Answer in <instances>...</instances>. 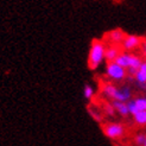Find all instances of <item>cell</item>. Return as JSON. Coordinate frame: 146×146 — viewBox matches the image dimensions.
<instances>
[{
  "label": "cell",
  "mask_w": 146,
  "mask_h": 146,
  "mask_svg": "<svg viewBox=\"0 0 146 146\" xmlns=\"http://www.w3.org/2000/svg\"><path fill=\"white\" fill-rule=\"evenodd\" d=\"M94 94H95V90L90 84H84V88H83V96L86 100H92L94 98Z\"/></svg>",
  "instance_id": "cell-12"
},
{
  "label": "cell",
  "mask_w": 146,
  "mask_h": 146,
  "mask_svg": "<svg viewBox=\"0 0 146 146\" xmlns=\"http://www.w3.org/2000/svg\"><path fill=\"white\" fill-rule=\"evenodd\" d=\"M88 112H89L90 116H92V118L95 120V121H98V122H101V121H102V114H101L99 111H95V109H93V108H89Z\"/></svg>",
  "instance_id": "cell-14"
},
{
  "label": "cell",
  "mask_w": 146,
  "mask_h": 146,
  "mask_svg": "<svg viewBox=\"0 0 146 146\" xmlns=\"http://www.w3.org/2000/svg\"><path fill=\"white\" fill-rule=\"evenodd\" d=\"M104 112H105L108 116H114V114L116 113L112 104H106V105L104 106Z\"/></svg>",
  "instance_id": "cell-17"
},
{
  "label": "cell",
  "mask_w": 146,
  "mask_h": 146,
  "mask_svg": "<svg viewBox=\"0 0 146 146\" xmlns=\"http://www.w3.org/2000/svg\"><path fill=\"white\" fill-rule=\"evenodd\" d=\"M106 60V45L101 40H94L89 49L88 55V67L90 69H96Z\"/></svg>",
  "instance_id": "cell-2"
},
{
  "label": "cell",
  "mask_w": 146,
  "mask_h": 146,
  "mask_svg": "<svg viewBox=\"0 0 146 146\" xmlns=\"http://www.w3.org/2000/svg\"><path fill=\"white\" fill-rule=\"evenodd\" d=\"M106 76L112 81L120 82L127 76V70L115 62H108L106 65Z\"/></svg>",
  "instance_id": "cell-3"
},
{
  "label": "cell",
  "mask_w": 146,
  "mask_h": 146,
  "mask_svg": "<svg viewBox=\"0 0 146 146\" xmlns=\"http://www.w3.org/2000/svg\"><path fill=\"white\" fill-rule=\"evenodd\" d=\"M119 54H120V51H119V49L116 45H111V46L106 48V60H107V62H114L115 58L119 56Z\"/></svg>",
  "instance_id": "cell-10"
},
{
  "label": "cell",
  "mask_w": 146,
  "mask_h": 146,
  "mask_svg": "<svg viewBox=\"0 0 146 146\" xmlns=\"http://www.w3.org/2000/svg\"><path fill=\"white\" fill-rule=\"evenodd\" d=\"M140 46H141V52H143V55L146 57V40L141 43V45H140Z\"/></svg>",
  "instance_id": "cell-19"
},
{
  "label": "cell",
  "mask_w": 146,
  "mask_h": 146,
  "mask_svg": "<svg viewBox=\"0 0 146 146\" xmlns=\"http://www.w3.org/2000/svg\"><path fill=\"white\" fill-rule=\"evenodd\" d=\"M139 70H140V71L143 72V74L146 76V61H143V63H141V65H140Z\"/></svg>",
  "instance_id": "cell-18"
},
{
  "label": "cell",
  "mask_w": 146,
  "mask_h": 146,
  "mask_svg": "<svg viewBox=\"0 0 146 146\" xmlns=\"http://www.w3.org/2000/svg\"><path fill=\"white\" fill-rule=\"evenodd\" d=\"M125 37H126V35L123 33V31L120 30V29H114V30H112L111 32L108 33V39L114 45L121 44L122 40L125 39Z\"/></svg>",
  "instance_id": "cell-7"
},
{
  "label": "cell",
  "mask_w": 146,
  "mask_h": 146,
  "mask_svg": "<svg viewBox=\"0 0 146 146\" xmlns=\"http://www.w3.org/2000/svg\"><path fill=\"white\" fill-rule=\"evenodd\" d=\"M141 39L140 37H138L135 35H126L125 39L122 40L121 45H122V49H125L126 51H132L137 48H139L141 45Z\"/></svg>",
  "instance_id": "cell-5"
},
{
  "label": "cell",
  "mask_w": 146,
  "mask_h": 146,
  "mask_svg": "<svg viewBox=\"0 0 146 146\" xmlns=\"http://www.w3.org/2000/svg\"><path fill=\"white\" fill-rule=\"evenodd\" d=\"M112 105L115 109V112L118 113L121 116H127L129 115V111H128V106H127V102H122V101H113Z\"/></svg>",
  "instance_id": "cell-8"
},
{
  "label": "cell",
  "mask_w": 146,
  "mask_h": 146,
  "mask_svg": "<svg viewBox=\"0 0 146 146\" xmlns=\"http://www.w3.org/2000/svg\"><path fill=\"white\" fill-rule=\"evenodd\" d=\"M115 63H118L121 65L122 68H125L127 70V75L134 77L137 74V71L139 70L140 65L143 63V60L140 56L133 55V54H128V52H120L119 56L115 58Z\"/></svg>",
  "instance_id": "cell-1"
},
{
  "label": "cell",
  "mask_w": 146,
  "mask_h": 146,
  "mask_svg": "<svg viewBox=\"0 0 146 146\" xmlns=\"http://www.w3.org/2000/svg\"><path fill=\"white\" fill-rule=\"evenodd\" d=\"M104 134L111 140H118L125 135V127L118 122H109L102 126Z\"/></svg>",
  "instance_id": "cell-4"
},
{
  "label": "cell",
  "mask_w": 146,
  "mask_h": 146,
  "mask_svg": "<svg viewBox=\"0 0 146 146\" xmlns=\"http://www.w3.org/2000/svg\"><path fill=\"white\" fill-rule=\"evenodd\" d=\"M134 102L139 111H146V98H137Z\"/></svg>",
  "instance_id": "cell-13"
},
{
  "label": "cell",
  "mask_w": 146,
  "mask_h": 146,
  "mask_svg": "<svg viewBox=\"0 0 146 146\" xmlns=\"http://www.w3.org/2000/svg\"><path fill=\"white\" fill-rule=\"evenodd\" d=\"M132 98V89L128 86H123L121 88H118L115 94V98L113 101H122V102H128Z\"/></svg>",
  "instance_id": "cell-6"
},
{
  "label": "cell",
  "mask_w": 146,
  "mask_h": 146,
  "mask_svg": "<svg viewBox=\"0 0 146 146\" xmlns=\"http://www.w3.org/2000/svg\"><path fill=\"white\" fill-rule=\"evenodd\" d=\"M144 146H146V141H145V144H144Z\"/></svg>",
  "instance_id": "cell-20"
},
{
  "label": "cell",
  "mask_w": 146,
  "mask_h": 146,
  "mask_svg": "<svg viewBox=\"0 0 146 146\" xmlns=\"http://www.w3.org/2000/svg\"><path fill=\"white\" fill-rule=\"evenodd\" d=\"M134 122L139 126H146V111H139L133 115Z\"/></svg>",
  "instance_id": "cell-11"
},
{
  "label": "cell",
  "mask_w": 146,
  "mask_h": 146,
  "mask_svg": "<svg viewBox=\"0 0 146 146\" xmlns=\"http://www.w3.org/2000/svg\"><path fill=\"white\" fill-rule=\"evenodd\" d=\"M145 141H146V134H144V133H139L134 137V143L138 146H144Z\"/></svg>",
  "instance_id": "cell-16"
},
{
  "label": "cell",
  "mask_w": 146,
  "mask_h": 146,
  "mask_svg": "<svg viewBox=\"0 0 146 146\" xmlns=\"http://www.w3.org/2000/svg\"><path fill=\"white\" fill-rule=\"evenodd\" d=\"M116 90H118V88H116V87L114 84H112V83H105L104 86H102V94H104V95L106 98H108V99L114 100Z\"/></svg>",
  "instance_id": "cell-9"
},
{
  "label": "cell",
  "mask_w": 146,
  "mask_h": 146,
  "mask_svg": "<svg viewBox=\"0 0 146 146\" xmlns=\"http://www.w3.org/2000/svg\"><path fill=\"white\" fill-rule=\"evenodd\" d=\"M127 106H128V111H129V114L131 115H134V114H137L138 112H139V109H138V107H137V105H135V102H134V100H129L128 102H127Z\"/></svg>",
  "instance_id": "cell-15"
}]
</instances>
